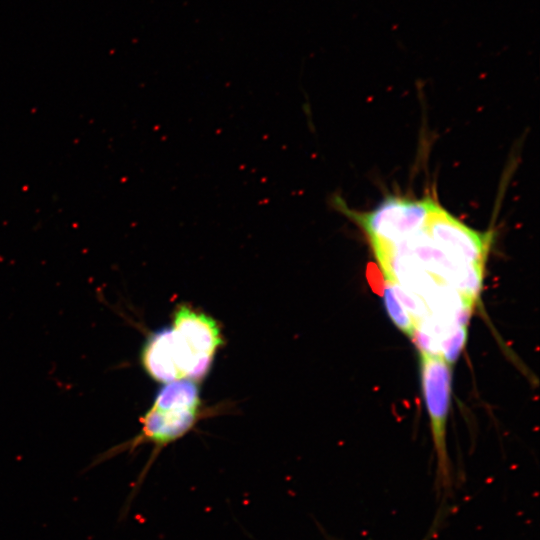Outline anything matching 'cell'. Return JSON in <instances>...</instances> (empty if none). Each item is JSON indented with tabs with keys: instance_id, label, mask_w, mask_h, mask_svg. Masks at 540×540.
<instances>
[{
	"instance_id": "1",
	"label": "cell",
	"mask_w": 540,
	"mask_h": 540,
	"mask_svg": "<svg viewBox=\"0 0 540 540\" xmlns=\"http://www.w3.org/2000/svg\"><path fill=\"white\" fill-rule=\"evenodd\" d=\"M202 416V400L196 382L184 379L165 383L156 393L149 409L140 418V432L130 440L98 454L88 469L121 453H132L142 445L151 444L153 446L151 457L134 484L128 498L130 503L160 451L188 434Z\"/></svg>"
},
{
	"instance_id": "2",
	"label": "cell",
	"mask_w": 540,
	"mask_h": 540,
	"mask_svg": "<svg viewBox=\"0 0 540 540\" xmlns=\"http://www.w3.org/2000/svg\"><path fill=\"white\" fill-rule=\"evenodd\" d=\"M170 351L179 380L200 381L210 372L215 355L223 344L219 323L187 304L173 312Z\"/></svg>"
},
{
	"instance_id": "3",
	"label": "cell",
	"mask_w": 540,
	"mask_h": 540,
	"mask_svg": "<svg viewBox=\"0 0 540 540\" xmlns=\"http://www.w3.org/2000/svg\"><path fill=\"white\" fill-rule=\"evenodd\" d=\"M436 203L431 197L388 196L371 211L360 212L349 208L338 195L331 198V204L337 211L364 230L371 246L394 244L419 230Z\"/></svg>"
},
{
	"instance_id": "4",
	"label": "cell",
	"mask_w": 540,
	"mask_h": 540,
	"mask_svg": "<svg viewBox=\"0 0 540 540\" xmlns=\"http://www.w3.org/2000/svg\"><path fill=\"white\" fill-rule=\"evenodd\" d=\"M422 391L430 418L437 460V483L444 489L452 484L446 448V422L450 405L451 368L442 357L420 351Z\"/></svg>"
},
{
	"instance_id": "5",
	"label": "cell",
	"mask_w": 540,
	"mask_h": 540,
	"mask_svg": "<svg viewBox=\"0 0 540 540\" xmlns=\"http://www.w3.org/2000/svg\"><path fill=\"white\" fill-rule=\"evenodd\" d=\"M425 227L435 244L449 256L464 264L484 269L492 244L491 231L480 232L468 227L438 202Z\"/></svg>"
},
{
	"instance_id": "6",
	"label": "cell",
	"mask_w": 540,
	"mask_h": 540,
	"mask_svg": "<svg viewBox=\"0 0 540 540\" xmlns=\"http://www.w3.org/2000/svg\"><path fill=\"white\" fill-rule=\"evenodd\" d=\"M383 296L386 311L393 323L403 333L412 338L416 329V322L396 297L388 281H386Z\"/></svg>"
},
{
	"instance_id": "7",
	"label": "cell",
	"mask_w": 540,
	"mask_h": 540,
	"mask_svg": "<svg viewBox=\"0 0 540 540\" xmlns=\"http://www.w3.org/2000/svg\"><path fill=\"white\" fill-rule=\"evenodd\" d=\"M467 338L466 324H457L453 329L442 339L439 351L440 356L448 363L452 364L456 361L465 345Z\"/></svg>"
},
{
	"instance_id": "8",
	"label": "cell",
	"mask_w": 540,
	"mask_h": 540,
	"mask_svg": "<svg viewBox=\"0 0 540 540\" xmlns=\"http://www.w3.org/2000/svg\"><path fill=\"white\" fill-rule=\"evenodd\" d=\"M424 540H429V537H428V538H426V539H424Z\"/></svg>"
}]
</instances>
